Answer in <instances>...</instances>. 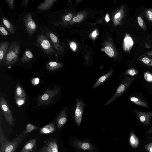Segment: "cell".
<instances>
[{
	"label": "cell",
	"mask_w": 152,
	"mask_h": 152,
	"mask_svg": "<svg viewBox=\"0 0 152 152\" xmlns=\"http://www.w3.org/2000/svg\"><path fill=\"white\" fill-rule=\"evenodd\" d=\"M23 131L11 140H8L5 136L1 125H0V152H15L29 133Z\"/></svg>",
	"instance_id": "6da1fadb"
},
{
	"label": "cell",
	"mask_w": 152,
	"mask_h": 152,
	"mask_svg": "<svg viewBox=\"0 0 152 152\" xmlns=\"http://www.w3.org/2000/svg\"><path fill=\"white\" fill-rule=\"evenodd\" d=\"M20 45L16 41H11L5 58L6 65H12L17 61L20 50Z\"/></svg>",
	"instance_id": "7a4b0ae2"
},
{
	"label": "cell",
	"mask_w": 152,
	"mask_h": 152,
	"mask_svg": "<svg viewBox=\"0 0 152 152\" xmlns=\"http://www.w3.org/2000/svg\"><path fill=\"white\" fill-rule=\"evenodd\" d=\"M37 44L38 47L46 54L49 56H57L56 52L51 42L44 34L38 35Z\"/></svg>",
	"instance_id": "3957f363"
},
{
	"label": "cell",
	"mask_w": 152,
	"mask_h": 152,
	"mask_svg": "<svg viewBox=\"0 0 152 152\" xmlns=\"http://www.w3.org/2000/svg\"><path fill=\"white\" fill-rule=\"evenodd\" d=\"M134 79L132 77H125L124 80L117 88L113 96L104 104L106 106L111 103L114 100L122 95L127 90Z\"/></svg>",
	"instance_id": "277c9868"
},
{
	"label": "cell",
	"mask_w": 152,
	"mask_h": 152,
	"mask_svg": "<svg viewBox=\"0 0 152 152\" xmlns=\"http://www.w3.org/2000/svg\"><path fill=\"white\" fill-rule=\"evenodd\" d=\"M59 91V89L56 87L52 89H47L38 98L39 105H45L49 104L52 101L53 98L58 94Z\"/></svg>",
	"instance_id": "5b68a950"
},
{
	"label": "cell",
	"mask_w": 152,
	"mask_h": 152,
	"mask_svg": "<svg viewBox=\"0 0 152 152\" xmlns=\"http://www.w3.org/2000/svg\"><path fill=\"white\" fill-rule=\"evenodd\" d=\"M0 107L7 122L10 125L14 124V119L7 103L2 97H0Z\"/></svg>",
	"instance_id": "8992f818"
},
{
	"label": "cell",
	"mask_w": 152,
	"mask_h": 152,
	"mask_svg": "<svg viewBox=\"0 0 152 152\" xmlns=\"http://www.w3.org/2000/svg\"><path fill=\"white\" fill-rule=\"evenodd\" d=\"M32 17L31 14L28 13L24 17L23 19L26 31L30 36L34 34L37 28L36 24Z\"/></svg>",
	"instance_id": "52a82bcc"
},
{
	"label": "cell",
	"mask_w": 152,
	"mask_h": 152,
	"mask_svg": "<svg viewBox=\"0 0 152 152\" xmlns=\"http://www.w3.org/2000/svg\"><path fill=\"white\" fill-rule=\"evenodd\" d=\"M83 103L81 101H78L76 104L75 119L77 126H80L81 124L83 114Z\"/></svg>",
	"instance_id": "ba28073f"
},
{
	"label": "cell",
	"mask_w": 152,
	"mask_h": 152,
	"mask_svg": "<svg viewBox=\"0 0 152 152\" xmlns=\"http://www.w3.org/2000/svg\"><path fill=\"white\" fill-rule=\"evenodd\" d=\"M73 144L79 150H87L91 152L94 151V148L92 145L87 141L75 140L73 142Z\"/></svg>",
	"instance_id": "9c48e42d"
},
{
	"label": "cell",
	"mask_w": 152,
	"mask_h": 152,
	"mask_svg": "<svg viewBox=\"0 0 152 152\" xmlns=\"http://www.w3.org/2000/svg\"><path fill=\"white\" fill-rule=\"evenodd\" d=\"M37 139H31L27 142L19 152H31L36 150Z\"/></svg>",
	"instance_id": "30bf717a"
},
{
	"label": "cell",
	"mask_w": 152,
	"mask_h": 152,
	"mask_svg": "<svg viewBox=\"0 0 152 152\" xmlns=\"http://www.w3.org/2000/svg\"><path fill=\"white\" fill-rule=\"evenodd\" d=\"M46 34L50 39L56 52L58 54H59L61 50V48L57 36L54 33L50 31L46 32Z\"/></svg>",
	"instance_id": "8fae6325"
},
{
	"label": "cell",
	"mask_w": 152,
	"mask_h": 152,
	"mask_svg": "<svg viewBox=\"0 0 152 152\" xmlns=\"http://www.w3.org/2000/svg\"><path fill=\"white\" fill-rule=\"evenodd\" d=\"M135 113L141 122L145 124H148L152 117V112H143L135 110Z\"/></svg>",
	"instance_id": "7c38bea8"
},
{
	"label": "cell",
	"mask_w": 152,
	"mask_h": 152,
	"mask_svg": "<svg viewBox=\"0 0 152 152\" xmlns=\"http://www.w3.org/2000/svg\"><path fill=\"white\" fill-rule=\"evenodd\" d=\"M134 42L131 36L128 33L125 34L124 39L123 49L126 52H129L133 46Z\"/></svg>",
	"instance_id": "4fadbf2b"
},
{
	"label": "cell",
	"mask_w": 152,
	"mask_h": 152,
	"mask_svg": "<svg viewBox=\"0 0 152 152\" xmlns=\"http://www.w3.org/2000/svg\"><path fill=\"white\" fill-rule=\"evenodd\" d=\"M67 121V115L65 110H64L61 112L56 119L57 127L61 128L66 123Z\"/></svg>",
	"instance_id": "5bb4252c"
},
{
	"label": "cell",
	"mask_w": 152,
	"mask_h": 152,
	"mask_svg": "<svg viewBox=\"0 0 152 152\" xmlns=\"http://www.w3.org/2000/svg\"><path fill=\"white\" fill-rule=\"evenodd\" d=\"M56 128L53 123H50L39 129V133L42 134H48L53 133Z\"/></svg>",
	"instance_id": "9a60e30c"
},
{
	"label": "cell",
	"mask_w": 152,
	"mask_h": 152,
	"mask_svg": "<svg viewBox=\"0 0 152 152\" xmlns=\"http://www.w3.org/2000/svg\"><path fill=\"white\" fill-rule=\"evenodd\" d=\"M9 48V42L5 41L0 43V62L1 64L4 59Z\"/></svg>",
	"instance_id": "2e32d148"
},
{
	"label": "cell",
	"mask_w": 152,
	"mask_h": 152,
	"mask_svg": "<svg viewBox=\"0 0 152 152\" xmlns=\"http://www.w3.org/2000/svg\"><path fill=\"white\" fill-rule=\"evenodd\" d=\"M57 1L56 0H46L40 4L37 7L40 10L44 11L50 9Z\"/></svg>",
	"instance_id": "e0dca14e"
},
{
	"label": "cell",
	"mask_w": 152,
	"mask_h": 152,
	"mask_svg": "<svg viewBox=\"0 0 152 152\" xmlns=\"http://www.w3.org/2000/svg\"><path fill=\"white\" fill-rule=\"evenodd\" d=\"M47 143L48 146L47 152H58L57 144L54 139H50Z\"/></svg>",
	"instance_id": "ac0fdd59"
},
{
	"label": "cell",
	"mask_w": 152,
	"mask_h": 152,
	"mask_svg": "<svg viewBox=\"0 0 152 152\" xmlns=\"http://www.w3.org/2000/svg\"><path fill=\"white\" fill-rule=\"evenodd\" d=\"M113 72V71L111 70L100 77L93 86L92 89L96 88L105 81L112 75Z\"/></svg>",
	"instance_id": "d6986e66"
},
{
	"label": "cell",
	"mask_w": 152,
	"mask_h": 152,
	"mask_svg": "<svg viewBox=\"0 0 152 152\" xmlns=\"http://www.w3.org/2000/svg\"><path fill=\"white\" fill-rule=\"evenodd\" d=\"M138 60L147 66H152V58L145 54H142L140 55Z\"/></svg>",
	"instance_id": "ffe728a7"
},
{
	"label": "cell",
	"mask_w": 152,
	"mask_h": 152,
	"mask_svg": "<svg viewBox=\"0 0 152 152\" xmlns=\"http://www.w3.org/2000/svg\"><path fill=\"white\" fill-rule=\"evenodd\" d=\"M129 99L133 103L138 105L148 108V106L146 103L138 97L135 96H130Z\"/></svg>",
	"instance_id": "44dd1931"
},
{
	"label": "cell",
	"mask_w": 152,
	"mask_h": 152,
	"mask_svg": "<svg viewBox=\"0 0 152 152\" xmlns=\"http://www.w3.org/2000/svg\"><path fill=\"white\" fill-rule=\"evenodd\" d=\"M1 20L10 33L11 34H14L15 33V28L13 25L4 17L1 18Z\"/></svg>",
	"instance_id": "7402d4cb"
},
{
	"label": "cell",
	"mask_w": 152,
	"mask_h": 152,
	"mask_svg": "<svg viewBox=\"0 0 152 152\" xmlns=\"http://www.w3.org/2000/svg\"><path fill=\"white\" fill-rule=\"evenodd\" d=\"M34 56L31 52L30 50H26L24 53L21 59V62L25 63L29 62L33 59Z\"/></svg>",
	"instance_id": "603a6c76"
},
{
	"label": "cell",
	"mask_w": 152,
	"mask_h": 152,
	"mask_svg": "<svg viewBox=\"0 0 152 152\" xmlns=\"http://www.w3.org/2000/svg\"><path fill=\"white\" fill-rule=\"evenodd\" d=\"M62 66V64L60 63L51 61L47 64L46 68L48 70L52 71L61 68Z\"/></svg>",
	"instance_id": "cb8c5ba5"
},
{
	"label": "cell",
	"mask_w": 152,
	"mask_h": 152,
	"mask_svg": "<svg viewBox=\"0 0 152 152\" xmlns=\"http://www.w3.org/2000/svg\"><path fill=\"white\" fill-rule=\"evenodd\" d=\"M15 96L21 98L26 97V94L23 88L19 84H18L15 87Z\"/></svg>",
	"instance_id": "d4e9b609"
},
{
	"label": "cell",
	"mask_w": 152,
	"mask_h": 152,
	"mask_svg": "<svg viewBox=\"0 0 152 152\" xmlns=\"http://www.w3.org/2000/svg\"><path fill=\"white\" fill-rule=\"evenodd\" d=\"M129 142L131 146L133 148L137 147L139 143V140L137 137L134 134L131 133L129 139Z\"/></svg>",
	"instance_id": "484cf974"
},
{
	"label": "cell",
	"mask_w": 152,
	"mask_h": 152,
	"mask_svg": "<svg viewBox=\"0 0 152 152\" xmlns=\"http://www.w3.org/2000/svg\"><path fill=\"white\" fill-rule=\"evenodd\" d=\"M137 19L140 27L144 31H146L147 29L146 26L143 19L140 16L138 15L137 17Z\"/></svg>",
	"instance_id": "4316f807"
},
{
	"label": "cell",
	"mask_w": 152,
	"mask_h": 152,
	"mask_svg": "<svg viewBox=\"0 0 152 152\" xmlns=\"http://www.w3.org/2000/svg\"><path fill=\"white\" fill-rule=\"evenodd\" d=\"M145 16L151 23H152V8L146 9L144 12Z\"/></svg>",
	"instance_id": "83f0119b"
},
{
	"label": "cell",
	"mask_w": 152,
	"mask_h": 152,
	"mask_svg": "<svg viewBox=\"0 0 152 152\" xmlns=\"http://www.w3.org/2000/svg\"><path fill=\"white\" fill-rule=\"evenodd\" d=\"M38 129H39V127H37L32 124L29 123L26 126L25 133H29L34 130Z\"/></svg>",
	"instance_id": "f1b7e54d"
},
{
	"label": "cell",
	"mask_w": 152,
	"mask_h": 152,
	"mask_svg": "<svg viewBox=\"0 0 152 152\" xmlns=\"http://www.w3.org/2000/svg\"><path fill=\"white\" fill-rule=\"evenodd\" d=\"M138 73V71L133 68H130L127 69L124 72L125 75L133 76Z\"/></svg>",
	"instance_id": "f546056e"
},
{
	"label": "cell",
	"mask_w": 152,
	"mask_h": 152,
	"mask_svg": "<svg viewBox=\"0 0 152 152\" xmlns=\"http://www.w3.org/2000/svg\"><path fill=\"white\" fill-rule=\"evenodd\" d=\"M15 98L16 104L18 107H20L24 104L26 102V97L21 98L18 96H15Z\"/></svg>",
	"instance_id": "4dcf8cb0"
},
{
	"label": "cell",
	"mask_w": 152,
	"mask_h": 152,
	"mask_svg": "<svg viewBox=\"0 0 152 152\" xmlns=\"http://www.w3.org/2000/svg\"><path fill=\"white\" fill-rule=\"evenodd\" d=\"M145 80L148 82L152 83V74L149 71L145 72L143 74Z\"/></svg>",
	"instance_id": "1f68e13d"
},
{
	"label": "cell",
	"mask_w": 152,
	"mask_h": 152,
	"mask_svg": "<svg viewBox=\"0 0 152 152\" xmlns=\"http://www.w3.org/2000/svg\"><path fill=\"white\" fill-rule=\"evenodd\" d=\"M104 51L105 53L110 57L113 56L114 54V51L113 49L110 47L107 46L104 49Z\"/></svg>",
	"instance_id": "d6a6232c"
},
{
	"label": "cell",
	"mask_w": 152,
	"mask_h": 152,
	"mask_svg": "<svg viewBox=\"0 0 152 152\" xmlns=\"http://www.w3.org/2000/svg\"><path fill=\"white\" fill-rule=\"evenodd\" d=\"M0 32L1 34L3 36H6L9 35V33L5 28L2 26H0Z\"/></svg>",
	"instance_id": "836d02e7"
},
{
	"label": "cell",
	"mask_w": 152,
	"mask_h": 152,
	"mask_svg": "<svg viewBox=\"0 0 152 152\" xmlns=\"http://www.w3.org/2000/svg\"><path fill=\"white\" fill-rule=\"evenodd\" d=\"M84 17L83 15L80 14L78 15L77 16L73 18V21L75 22H79L82 20Z\"/></svg>",
	"instance_id": "e575fe53"
},
{
	"label": "cell",
	"mask_w": 152,
	"mask_h": 152,
	"mask_svg": "<svg viewBox=\"0 0 152 152\" xmlns=\"http://www.w3.org/2000/svg\"><path fill=\"white\" fill-rule=\"evenodd\" d=\"M6 1L8 4L9 8L12 10L14 8V0H7Z\"/></svg>",
	"instance_id": "d590c367"
},
{
	"label": "cell",
	"mask_w": 152,
	"mask_h": 152,
	"mask_svg": "<svg viewBox=\"0 0 152 152\" xmlns=\"http://www.w3.org/2000/svg\"><path fill=\"white\" fill-rule=\"evenodd\" d=\"M47 144L46 143L42 145L39 150L37 152H47Z\"/></svg>",
	"instance_id": "8d00e7d4"
},
{
	"label": "cell",
	"mask_w": 152,
	"mask_h": 152,
	"mask_svg": "<svg viewBox=\"0 0 152 152\" xmlns=\"http://www.w3.org/2000/svg\"><path fill=\"white\" fill-rule=\"evenodd\" d=\"M39 79L38 77H34L31 80L32 84L34 86L38 84L39 83Z\"/></svg>",
	"instance_id": "74e56055"
},
{
	"label": "cell",
	"mask_w": 152,
	"mask_h": 152,
	"mask_svg": "<svg viewBox=\"0 0 152 152\" xmlns=\"http://www.w3.org/2000/svg\"><path fill=\"white\" fill-rule=\"evenodd\" d=\"M72 16V15L71 13H68L64 16V20L65 21H69L71 19Z\"/></svg>",
	"instance_id": "f35d334b"
},
{
	"label": "cell",
	"mask_w": 152,
	"mask_h": 152,
	"mask_svg": "<svg viewBox=\"0 0 152 152\" xmlns=\"http://www.w3.org/2000/svg\"><path fill=\"white\" fill-rule=\"evenodd\" d=\"M145 46L147 48H152V40L146 42L145 43Z\"/></svg>",
	"instance_id": "ab89813d"
},
{
	"label": "cell",
	"mask_w": 152,
	"mask_h": 152,
	"mask_svg": "<svg viewBox=\"0 0 152 152\" xmlns=\"http://www.w3.org/2000/svg\"><path fill=\"white\" fill-rule=\"evenodd\" d=\"M70 47L72 50H75L77 48L76 44L75 42H71L70 43Z\"/></svg>",
	"instance_id": "60d3db41"
},
{
	"label": "cell",
	"mask_w": 152,
	"mask_h": 152,
	"mask_svg": "<svg viewBox=\"0 0 152 152\" xmlns=\"http://www.w3.org/2000/svg\"><path fill=\"white\" fill-rule=\"evenodd\" d=\"M145 54L152 58V50L146 52Z\"/></svg>",
	"instance_id": "b9f144b4"
},
{
	"label": "cell",
	"mask_w": 152,
	"mask_h": 152,
	"mask_svg": "<svg viewBox=\"0 0 152 152\" xmlns=\"http://www.w3.org/2000/svg\"><path fill=\"white\" fill-rule=\"evenodd\" d=\"M29 0H25L23 1L22 3V5L25 7H26L28 5V2Z\"/></svg>",
	"instance_id": "7bdbcfd3"
},
{
	"label": "cell",
	"mask_w": 152,
	"mask_h": 152,
	"mask_svg": "<svg viewBox=\"0 0 152 152\" xmlns=\"http://www.w3.org/2000/svg\"><path fill=\"white\" fill-rule=\"evenodd\" d=\"M147 148L149 152H152V143L149 144L148 145Z\"/></svg>",
	"instance_id": "ee69618b"
},
{
	"label": "cell",
	"mask_w": 152,
	"mask_h": 152,
	"mask_svg": "<svg viewBox=\"0 0 152 152\" xmlns=\"http://www.w3.org/2000/svg\"><path fill=\"white\" fill-rule=\"evenodd\" d=\"M121 13L120 12H118L115 16V18H118L121 17Z\"/></svg>",
	"instance_id": "f6af8a7d"
},
{
	"label": "cell",
	"mask_w": 152,
	"mask_h": 152,
	"mask_svg": "<svg viewBox=\"0 0 152 152\" xmlns=\"http://www.w3.org/2000/svg\"><path fill=\"white\" fill-rule=\"evenodd\" d=\"M105 19L107 22H108L109 21L110 19L108 14H107L105 16Z\"/></svg>",
	"instance_id": "bcb514c9"
},
{
	"label": "cell",
	"mask_w": 152,
	"mask_h": 152,
	"mask_svg": "<svg viewBox=\"0 0 152 152\" xmlns=\"http://www.w3.org/2000/svg\"><path fill=\"white\" fill-rule=\"evenodd\" d=\"M96 31H94L92 34V36L94 37H96Z\"/></svg>",
	"instance_id": "7dc6e473"
}]
</instances>
